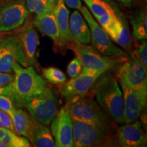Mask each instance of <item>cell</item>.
<instances>
[{
    "label": "cell",
    "mask_w": 147,
    "mask_h": 147,
    "mask_svg": "<svg viewBox=\"0 0 147 147\" xmlns=\"http://www.w3.org/2000/svg\"><path fill=\"white\" fill-rule=\"evenodd\" d=\"M74 50L80 59L82 67L106 72L115 67L120 60L115 57L104 55L97 51L93 47L74 42Z\"/></svg>",
    "instance_id": "9c48e42d"
},
{
    "label": "cell",
    "mask_w": 147,
    "mask_h": 147,
    "mask_svg": "<svg viewBox=\"0 0 147 147\" xmlns=\"http://www.w3.org/2000/svg\"><path fill=\"white\" fill-rule=\"evenodd\" d=\"M104 29L110 39L126 50H129L132 46V40L129 29L125 16L112 19Z\"/></svg>",
    "instance_id": "2e32d148"
},
{
    "label": "cell",
    "mask_w": 147,
    "mask_h": 147,
    "mask_svg": "<svg viewBox=\"0 0 147 147\" xmlns=\"http://www.w3.org/2000/svg\"><path fill=\"white\" fill-rule=\"evenodd\" d=\"M65 108L72 120L91 123L109 128L110 119L97 103L84 96H76L67 101Z\"/></svg>",
    "instance_id": "7a4b0ae2"
},
{
    "label": "cell",
    "mask_w": 147,
    "mask_h": 147,
    "mask_svg": "<svg viewBox=\"0 0 147 147\" xmlns=\"http://www.w3.org/2000/svg\"><path fill=\"white\" fill-rule=\"evenodd\" d=\"M15 108L13 101L10 97L0 95V110L10 115Z\"/></svg>",
    "instance_id": "f1b7e54d"
},
{
    "label": "cell",
    "mask_w": 147,
    "mask_h": 147,
    "mask_svg": "<svg viewBox=\"0 0 147 147\" xmlns=\"http://www.w3.org/2000/svg\"><path fill=\"white\" fill-rule=\"evenodd\" d=\"M0 121L4 125L5 127L14 131L13 123L9 114L0 110Z\"/></svg>",
    "instance_id": "f546056e"
},
{
    "label": "cell",
    "mask_w": 147,
    "mask_h": 147,
    "mask_svg": "<svg viewBox=\"0 0 147 147\" xmlns=\"http://www.w3.org/2000/svg\"><path fill=\"white\" fill-rule=\"evenodd\" d=\"M95 18L110 14L121 18L123 16L118 5L113 0H83Z\"/></svg>",
    "instance_id": "44dd1931"
},
{
    "label": "cell",
    "mask_w": 147,
    "mask_h": 147,
    "mask_svg": "<svg viewBox=\"0 0 147 147\" xmlns=\"http://www.w3.org/2000/svg\"><path fill=\"white\" fill-rule=\"evenodd\" d=\"M9 115L13 123L14 131L30 139L33 129L37 123L32 116L21 108H15Z\"/></svg>",
    "instance_id": "ffe728a7"
},
{
    "label": "cell",
    "mask_w": 147,
    "mask_h": 147,
    "mask_svg": "<svg viewBox=\"0 0 147 147\" xmlns=\"http://www.w3.org/2000/svg\"><path fill=\"white\" fill-rule=\"evenodd\" d=\"M96 100L100 107L116 122L124 123L123 94L117 80L110 79L99 90Z\"/></svg>",
    "instance_id": "3957f363"
},
{
    "label": "cell",
    "mask_w": 147,
    "mask_h": 147,
    "mask_svg": "<svg viewBox=\"0 0 147 147\" xmlns=\"http://www.w3.org/2000/svg\"><path fill=\"white\" fill-rule=\"evenodd\" d=\"M0 141L6 147H29L30 142L26 138L19 136L12 130L0 127Z\"/></svg>",
    "instance_id": "cb8c5ba5"
},
{
    "label": "cell",
    "mask_w": 147,
    "mask_h": 147,
    "mask_svg": "<svg viewBox=\"0 0 147 147\" xmlns=\"http://www.w3.org/2000/svg\"><path fill=\"white\" fill-rule=\"evenodd\" d=\"M82 69V64L81 61L78 57L74 58L67 66V74L70 78H75L78 76Z\"/></svg>",
    "instance_id": "83f0119b"
},
{
    "label": "cell",
    "mask_w": 147,
    "mask_h": 147,
    "mask_svg": "<svg viewBox=\"0 0 147 147\" xmlns=\"http://www.w3.org/2000/svg\"><path fill=\"white\" fill-rule=\"evenodd\" d=\"M33 25L42 34L52 39L59 47H64V45L61 40L57 24L53 12L36 14L33 21Z\"/></svg>",
    "instance_id": "e0dca14e"
},
{
    "label": "cell",
    "mask_w": 147,
    "mask_h": 147,
    "mask_svg": "<svg viewBox=\"0 0 147 147\" xmlns=\"http://www.w3.org/2000/svg\"><path fill=\"white\" fill-rule=\"evenodd\" d=\"M14 80V74L12 73H5L0 71V86H6L10 84Z\"/></svg>",
    "instance_id": "4dcf8cb0"
},
{
    "label": "cell",
    "mask_w": 147,
    "mask_h": 147,
    "mask_svg": "<svg viewBox=\"0 0 147 147\" xmlns=\"http://www.w3.org/2000/svg\"><path fill=\"white\" fill-rule=\"evenodd\" d=\"M14 80L11 82L12 101L19 108L25 107L27 102L41 93L46 87V80L32 66L25 67L15 63L13 67Z\"/></svg>",
    "instance_id": "6da1fadb"
},
{
    "label": "cell",
    "mask_w": 147,
    "mask_h": 147,
    "mask_svg": "<svg viewBox=\"0 0 147 147\" xmlns=\"http://www.w3.org/2000/svg\"><path fill=\"white\" fill-rule=\"evenodd\" d=\"M134 53V59L139 60L145 68L147 69V44L146 40H141Z\"/></svg>",
    "instance_id": "4316f807"
},
{
    "label": "cell",
    "mask_w": 147,
    "mask_h": 147,
    "mask_svg": "<svg viewBox=\"0 0 147 147\" xmlns=\"http://www.w3.org/2000/svg\"><path fill=\"white\" fill-rule=\"evenodd\" d=\"M31 142L37 147H55V141L52 134L46 125L37 123L31 135Z\"/></svg>",
    "instance_id": "603a6c76"
},
{
    "label": "cell",
    "mask_w": 147,
    "mask_h": 147,
    "mask_svg": "<svg viewBox=\"0 0 147 147\" xmlns=\"http://www.w3.org/2000/svg\"><path fill=\"white\" fill-rule=\"evenodd\" d=\"M42 74L45 78L53 84H62L67 80L65 74L57 67H47L42 70Z\"/></svg>",
    "instance_id": "484cf974"
},
{
    "label": "cell",
    "mask_w": 147,
    "mask_h": 147,
    "mask_svg": "<svg viewBox=\"0 0 147 147\" xmlns=\"http://www.w3.org/2000/svg\"><path fill=\"white\" fill-rule=\"evenodd\" d=\"M15 63L25 67L29 66L16 35L0 32V71L12 73Z\"/></svg>",
    "instance_id": "5b68a950"
},
{
    "label": "cell",
    "mask_w": 147,
    "mask_h": 147,
    "mask_svg": "<svg viewBox=\"0 0 147 147\" xmlns=\"http://www.w3.org/2000/svg\"><path fill=\"white\" fill-rule=\"evenodd\" d=\"M146 136L140 121L121 126L117 131V142L123 147H141L146 145Z\"/></svg>",
    "instance_id": "5bb4252c"
},
{
    "label": "cell",
    "mask_w": 147,
    "mask_h": 147,
    "mask_svg": "<svg viewBox=\"0 0 147 147\" xmlns=\"http://www.w3.org/2000/svg\"><path fill=\"white\" fill-rule=\"evenodd\" d=\"M117 1L123 3V4L125 5L127 8H131V6H133L134 5V3H135L136 0H117Z\"/></svg>",
    "instance_id": "836d02e7"
},
{
    "label": "cell",
    "mask_w": 147,
    "mask_h": 147,
    "mask_svg": "<svg viewBox=\"0 0 147 147\" xmlns=\"http://www.w3.org/2000/svg\"><path fill=\"white\" fill-rule=\"evenodd\" d=\"M146 70L138 59L123 64L119 69L118 78L122 88L147 91Z\"/></svg>",
    "instance_id": "30bf717a"
},
{
    "label": "cell",
    "mask_w": 147,
    "mask_h": 147,
    "mask_svg": "<svg viewBox=\"0 0 147 147\" xmlns=\"http://www.w3.org/2000/svg\"><path fill=\"white\" fill-rule=\"evenodd\" d=\"M80 12L89 25L93 47L100 53L115 57H127L128 54L112 42L107 33L95 21L87 7L82 6Z\"/></svg>",
    "instance_id": "8992f818"
},
{
    "label": "cell",
    "mask_w": 147,
    "mask_h": 147,
    "mask_svg": "<svg viewBox=\"0 0 147 147\" xmlns=\"http://www.w3.org/2000/svg\"><path fill=\"white\" fill-rule=\"evenodd\" d=\"M63 1L66 6H68L70 8L80 10L82 7L81 0H63Z\"/></svg>",
    "instance_id": "d6a6232c"
},
{
    "label": "cell",
    "mask_w": 147,
    "mask_h": 147,
    "mask_svg": "<svg viewBox=\"0 0 147 147\" xmlns=\"http://www.w3.org/2000/svg\"><path fill=\"white\" fill-rule=\"evenodd\" d=\"M16 36L21 42L29 65L36 66L37 49L39 45V36L33 23L27 22L25 25L22 26L18 29Z\"/></svg>",
    "instance_id": "9a60e30c"
},
{
    "label": "cell",
    "mask_w": 147,
    "mask_h": 147,
    "mask_svg": "<svg viewBox=\"0 0 147 147\" xmlns=\"http://www.w3.org/2000/svg\"><path fill=\"white\" fill-rule=\"evenodd\" d=\"M124 103V123L134 122L146 105L147 91L122 88Z\"/></svg>",
    "instance_id": "4fadbf2b"
},
{
    "label": "cell",
    "mask_w": 147,
    "mask_h": 147,
    "mask_svg": "<svg viewBox=\"0 0 147 147\" xmlns=\"http://www.w3.org/2000/svg\"><path fill=\"white\" fill-rule=\"evenodd\" d=\"M0 95H4V96L8 97L12 100L13 91H12L11 83L6 86H0Z\"/></svg>",
    "instance_id": "1f68e13d"
},
{
    "label": "cell",
    "mask_w": 147,
    "mask_h": 147,
    "mask_svg": "<svg viewBox=\"0 0 147 147\" xmlns=\"http://www.w3.org/2000/svg\"><path fill=\"white\" fill-rule=\"evenodd\" d=\"M72 125L74 146H100L107 140L108 127L75 120H72Z\"/></svg>",
    "instance_id": "52a82bcc"
},
{
    "label": "cell",
    "mask_w": 147,
    "mask_h": 147,
    "mask_svg": "<svg viewBox=\"0 0 147 147\" xmlns=\"http://www.w3.org/2000/svg\"><path fill=\"white\" fill-rule=\"evenodd\" d=\"M57 1V0H25L29 12L36 14L53 12Z\"/></svg>",
    "instance_id": "d4e9b609"
},
{
    "label": "cell",
    "mask_w": 147,
    "mask_h": 147,
    "mask_svg": "<svg viewBox=\"0 0 147 147\" xmlns=\"http://www.w3.org/2000/svg\"><path fill=\"white\" fill-rule=\"evenodd\" d=\"M69 29L75 42L87 45L91 42V32L89 25L81 12L76 10L69 18Z\"/></svg>",
    "instance_id": "d6986e66"
},
{
    "label": "cell",
    "mask_w": 147,
    "mask_h": 147,
    "mask_svg": "<svg viewBox=\"0 0 147 147\" xmlns=\"http://www.w3.org/2000/svg\"><path fill=\"white\" fill-rule=\"evenodd\" d=\"M29 11L25 0H8L0 4V32L19 28L26 21Z\"/></svg>",
    "instance_id": "ba28073f"
},
{
    "label": "cell",
    "mask_w": 147,
    "mask_h": 147,
    "mask_svg": "<svg viewBox=\"0 0 147 147\" xmlns=\"http://www.w3.org/2000/svg\"><path fill=\"white\" fill-rule=\"evenodd\" d=\"M0 147H6V146L1 141H0Z\"/></svg>",
    "instance_id": "e575fe53"
},
{
    "label": "cell",
    "mask_w": 147,
    "mask_h": 147,
    "mask_svg": "<svg viewBox=\"0 0 147 147\" xmlns=\"http://www.w3.org/2000/svg\"><path fill=\"white\" fill-rule=\"evenodd\" d=\"M143 1H146V0H143Z\"/></svg>",
    "instance_id": "d590c367"
},
{
    "label": "cell",
    "mask_w": 147,
    "mask_h": 147,
    "mask_svg": "<svg viewBox=\"0 0 147 147\" xmlns=\"http://www.w3.org/2000/svg\"><path fill=\"white\" fill-rule=\"evenodd\" d=\"M25 107L37 123L45 125H50L59 112L57 95L48 87L28 101Z\"/></svg>",
    "instance_id": "277c9868"
},
{
    "label": "cell",
    "mask_w": 147,
    "mask_h": 147,
    "mask_svg": "<svg viewBox=\"0 0 147 147\" xmlns=\"http://www.w3.org/2000/svg\"><path fill=\"white\" fill-rule=\"evenodd\" d=\"M104 71H100L95 73H82L78 76L71 78L61 87V95L66 101L76 96H84L89 91L97 79L103 74Z\"/></svg>",
    "instance_id": "7c38bea8"
},
{
    "label": "cell",
    "mask_w": 147,
    "mask_h": 147,
    "mask_svg": "<svg viewBox=\"0 0 147 147\" xmlns=\"http://www.w3.org/2000/svg\"><path fill=\"white\" fill-rule=\"evenodd\" d=\"M53 13L57 24L61 40L64 46L69 42H75L69 29V11L63 0H57Z\"/></svg>",
    "instance_id": "ac0fdd59"
},
{
    "label": "cell",
    "mask_w": 147,
    "mask_h": 147,
    "mask_svg": "<svg viewBox=\"0 0 147 147\" xmlns=\"http://www.w3.org/2000/svg\"><path fill=\"white\" fill-rule=\"evenodd\" d=\"M51 132L55 146L73 147L72 120L65 106L52 121Z\"/></svg>",
    "instance_id": "8fae6325"
},
{
    "label": "cell",
    "mask_w": 147,
    "mask_h": 147,
    "mask_svg": "<svg viewBox=\"0 0 147 147\" xmlns=\"http://www.w3.org/2000/svg\"><path fill=\"white\" fill-rule=\"evenodd\" d=\"M132 27V34L137 40L147 38V14L145 8L134 12L130 16Z\"/></svg>",
    "instance_id": "7402d4cb"
}]
</instances>
